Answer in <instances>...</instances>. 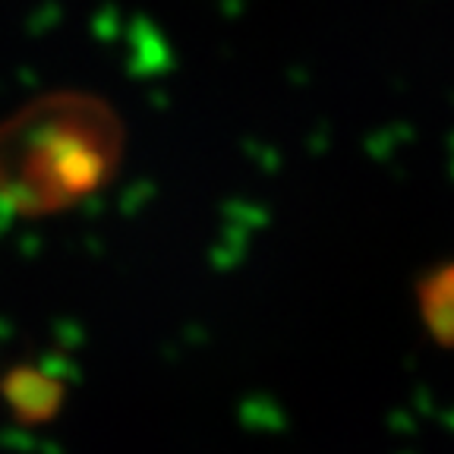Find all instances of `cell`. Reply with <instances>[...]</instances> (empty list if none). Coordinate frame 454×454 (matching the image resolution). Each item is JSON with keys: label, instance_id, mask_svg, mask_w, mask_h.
I'll list each match as a JSON object with an SVG mask.
<instances>
[{"label": "cell", "instance_id": "obj_2", "mask_svg": "<svg viewBox=\"0 0 454 454\" xmlns=\"http://www.w3.org/2000/svg\"><path fill=\"white\" fill-rule=\"evenodd\" d=\"M0 391H4V401L10 404V411L28 426L48 423L64 404V385L57 382L51 372L35 366L10 369L0 382Z\"/></svg>", "mask_w": 454, "mask_h": 454}, {"label": "cell", "instance_id": "obj_1", "mask_svg": "<svg viewBox=\"0 0 454 454\" xmlns=\"http://www.w3.org/2000/svg\"><path fill=\"white\" fill-rule=\"evenodd\" d=\"M121 149V123L101 101L44 98L0 127V192L22 212H54L98 190Z\"/></svg>", "mask_w": 454, "mask_h": 454}]
</instances>
